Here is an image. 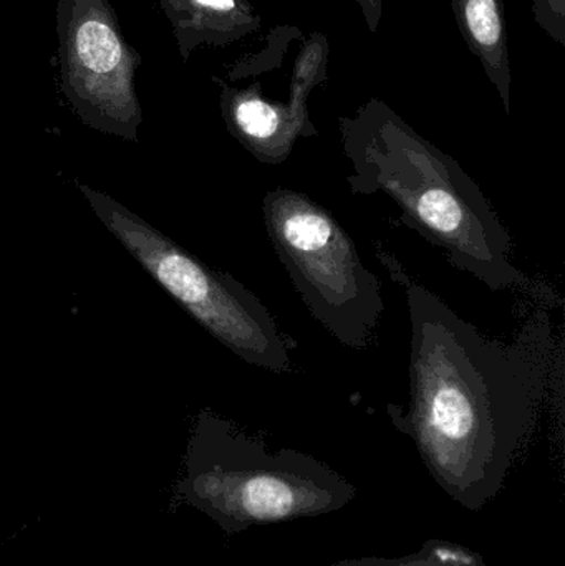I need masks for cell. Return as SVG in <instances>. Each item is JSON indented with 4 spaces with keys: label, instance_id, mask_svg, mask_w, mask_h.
<instances>
[{
    "label": "cell",
    "instance_id": "cell-6",
    "mask_svg": "<svg viewBox=\"0 0 565 566\" xmlns=\"http://www.w3.org/2000/svg\"><path fill=\"white\" fill-rule=\"evenodd\" d=\"M56 35L62 90L80 119L96 132L138 142L139 55L108 0H59Z\"/></svg>",
    "mask_w": 565,
    "mask_h": 566
},
{
    "label": "cell",
    "instance_id": "cell-7",
    "mask_svg": "<svg viewBox=\"0 0 565 566\" xmlns=\"http://www.w3.org/2000/svg\"><path fill=\"white\" fill-rule=\"evenodd\" d=\"M328 566H488L478 552L448 541H428L415 554L398 558H345Z\"/></svg>",
    "mask_w": 565,
    "mask_h": 566
},
{
    "label": "cell",
    "instance_id": "cell-8",
    "mask_svg": "<svg viewBox=\"0 0 565 566\" xmlns=\"http://www.w3.org/2000/svg\"><path fill=\"white\" fill-rule=\"evenodd\" d=\"M467 20L471 33L481 45H496L501 36V20L494 0H470Z\"/></svg>",
    "mask_w": 565,
    "mask_h": 566
},
{
    "label": "cell",
    "instance_id": "cell-2",
    "mask_svg": "<svg viewBox=\"0 0 565 566\" xmlns=\"http://www.w3.org/2000/svg\"><path fill=\"white\" fill-rule=\"evenodd\" d=\"M354 195L384 192L401 219L493 292L536 285L513 264V238L486 196L453 159L397 129L355 133L347 145Z\"/></svg>",
    "mask_w": 565,
    "mask_h": 566
},
{
    "label": "cell",
    "instance_id": "cell-5",
    "mask_svg": "<svg viewBox=\"0 0 565 566\" xmlns=\"http://www.w3.org/2000/svg\"><path fill=\"white\" fill-rule=\"evenodd\" d=\"M272 248L314 318L350 349L372 345L385 303L377 275L334 216L292 189L262 198Z\"/></svg>",
    "mask_w": 565,
    "mask_h": 566
},
{
    "label": "cell",
    "instance_id": "cell-1",
    "mask_svg": "<svg viewBox=\"0 0 565 566\" xmlns=\"http://www.w3.org/2000/svg\"><path fill=\"white\" fill-rule=\"evenodd\" d=\"M384 261L405 289L411 322L410 399L390 402L388 418L444 494L481 511L503 489L550 392L553 318L537 306L513 342L488 338L395 259Z\"/></svg>",
    "mask_w": 565,
    "mask_h": 566
},
{
    "label": "cell",
    "instance_id": "cell-3",
    "mask_svg": "<svg viewBox=\"0 0 565 566\" xmlns=\"http://www.w3.org/2000/svg\"><path fill=\"white\" fill-rule=\"evenodd\" d=\"M357 489L295 449L269 451L262 439L201 411L192 426L176 501L208 515L226 534L321 517L354 502Z\"/></svg>",
    "mask_w": 565,
    "mask_h": 566
},
{
    "label": "cell",
    "instance_id": "cell-4",
    "mask_svg": "<svg viewBox=\"0 0 565 566\" xmlns=\"http://www.w3.org/2000/svg\"><path fill=\"white\" fill-rule=\"evenodd\" d=\"M100 221L209 335L265 371H292L294 343L241 282L215 271L108 195L80 185Z\"/></svg>",
    "mask_w": 565,
    "mask_h": 566
}]
</instances>
